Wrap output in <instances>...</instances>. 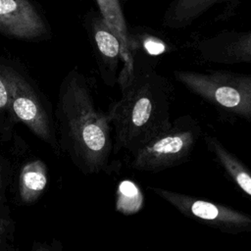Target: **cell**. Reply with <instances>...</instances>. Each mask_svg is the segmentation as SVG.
<instances>
[{"mask_svg": "<svg viewBox=\"0 0 251 251\" xmlns=\"http://www.w3.org/2000/svg\"><path fill=\"white\" fill-rule=\"evenodd\" d=\"M54 118L61 151L82 174L109 172L112 125L108 113L96 106L90 85L77 69L61 81Z\"/></svg>", "mask_w": 251, "mask_h": 251, "instance_id": "1", "label": "cell"}, {"mask_svg": "<svg viewBox=\"0 0 251 251\" xmlns=\"http://www.w3.org/2000/svg\"><path fill=\"white\" fill-rule=\"evenodd\" d=\"M121 91V98L107 112L115 132L114 152L126 150L134 155L172 125V89L169 81L152 67L136 64L133 77Z\"/></svg>", "mask_w": 251, "mask_h": 251, "instance_id": "2", "label": "cell"}, {"mask_svg": "<svg viewBox=\"0 0 251 251\" xmlns=\"http://www.w3.org/2000/svg\"><path fill=\"white\" fill-rule=\"evenodd\" d=\"M0 75L6 83L11 109L17 122L24 124L59 156L61 148L55 118L35 81L20 64L7 59L0 60Z\"/></svg>", "mask_w": 251, "mask_h": 251, "instance_id": "3", "label": "cell"}, {"mask_svg": "<svg viewBox=\"0 0 251 251\" xmlns=\"http://www.w3.org/2000/svg\"><path fill=\"white\" fill-rule=\"evenodd\" d=\"M176 79L219 109L251 121V75L176 71Z\"/></svg>", "mask_w": 251, "mask_h": 251, "instance_id": "4", "label": "cell"}, {"mask_svg": "<svg viewBox=\"0 0 251 251\" xmlns=\"http://www.w3.org/2000/svg\"><path fill=\"white\" fill-rule=\"evenodd\" d=\"M200 134L190 119H178L153 137L134 155L130 168L142 172H160L187 160Z\"/></svg>", "mask_w": 251, "mask_h": 251, "instance_id": "5", "label": "cell"}, {"mask_svg": "<svg viewBox=\"0 0 251 251\" xmlns=\"http://www.w3.org/2000/svg\"><path fill=\"white\" fill-rule=\"evenodd\" d=\"M151 189L165 199L181 214L190 219L228 233H239L251 230V217L226 206L200 200L189 195L170 191L160 187Z\"/></svg>", "mask_w": 251, "mask_h": 251, "instance_id": "6", "label": "cell"}, {"mask_svg": "<svg viewBox=\"0 0 251 251\" xmlns=\"http://www.w3.org/2000/svg\"><path fill=\"white\" fill-rule=\"evenodd\" d=\"M0 33L35 40L47 33V26L28 0H0Z\"/></svg>", "mask_w": 251, "mask_h": 251, "instance_id": "7", "label": "cell"}, {"mask_svg": "<svg viewBox=\"0 0 251 251\" xmlns=\"http://www.w3.org/2000/svg\"><path fill=\"white\" fill-rule=\"evenodd\" d=\"M90 33L101 78L107 86H114L118 83L119 65L122 62L121 41L102 17L91 22Z\"/></svg>", "mask_w": 251, "mask_h": 251, "instance_id": "8", "label": "cell"}, {"mask_svg": "<svg viewBox=\"0 0 251 251\" xmlns=\"http://www.w3.org/2000/svg\"><path fill=\"white\" fill-rule=\"evenodd\" d=\"M103 20L117 35L122 44V70L119 73L118 84L124 87L135 74L136 61L133 52V41L129 35L123 12L118 0H96Z\"/></svg>", "mask_w": 251, "mask_h": 251, "instance_id": "9", "label": "cell"}, {"mask_svg": "<svg viewBox=\"0 0 251 251\" xmlns=\"http://www.w3.org/2000/svg\"><path fill=\"white\" fill-rule=\"evenodd\" d=\"M48 183V170L39 159L24 164L18 176V198L24 205L35 203L43 194Z\"/></svg>", "mask_w": 251, "mask_h": 251, "instance_id": "10", "label": "cell"}, {"mask_svg": "<svg viewBox=\"0 0 251 251\" xmlns=\"http://www.w3.org/2000/svg\"><path fill=\"white\" fill-rule=\"evenodd\" d=\"M11 168L0 151V251L13 250L15 223L11 217L7 199Z\"/></svg>", "mask_w": 251, "mask_h": 251, "instance_id": "11", "label": "cell"}, {"mask_svg": "<svg viewBox=\"0 0 251 251\" xmlns=\"http://www.w3.org/2000/svg\"><path fill=\"white\" fill-rule=\"evenodd\" d=\"M206 141L228 176L243 192L251 197V172L216 137L206 136Z\"/></svg>", "mask_w": 251, "mask_h": 251, "instance_id": "12", "label": "cell"}, {"mask_svg": "<svg viewBox=\"0 0 251 251\" xmlns=\"http://www.w3.org/2000/svg\"><path fill=\"white\" fill-rule=\"evenodd\" d=\"M220 1L222 0H176L168 13L166 24L173 27L185 25Z\"/></svg>", "mask_w": 251, "mask_h": 251, "instance_id": "13", "label": "cell"}, {"mask_svg": "<svg viewBox=\"0 0 251 251\" xmlns=\"http://www.w3.org/2000/svg\"><path fill=\"white\" fill-rule=\"evenodd\" d=\"M143 205V196L139 187L130 180L122 181L117 191V210L126 215L137 213Z\"/></svg>", "mask_w": 251, "mask_h": 251, "instance_id": "14", "label": "cell"}, {"mask_svg": "<svg viewBox=\"0 0 251 251\" xmlns=\"http://www.w3.org/2000/svg\"><path fill=\"white\" fill-rule=\"evenodd\" d=\"M17 124L19 123L11 109L6 83L0 75V137L2 140L10 141L13 138Z\"/></svg>", "mask_w": 251, "mask_h": 251, "instance_id": "15", "label": "cell"}, {"mask_svg": "<svg viewBox=\"0 0 251 251\" xmlns=\"http://www.w3.org/2000/svg\"><path fill=\"white\" fill-rule=\"evenodd\" d=\"M225 62H251V32L240 35L225 48Z\"/></svg>", "mask_w": 251, "mask_h": 251, "instance_id": "16", "label": "cell"}, {"mask_svg": "<svg viewBox=\"0 0 251 251\" xmlns=\"http://www.w3.org/2000/svg\"><path fill=\"white\" fill-rule=\"evenodd\" d=\"M141 45L145 52L151 56L161 55L167 50V45L161 39L150 35L142 39Z\"/></svg>", "mask_w": 251, "mask_h": 251, "instance_id": "17", "label": "cell"}, {"mask_svg": "<svg viewBox=\"0 0 251 251\" xmlns=\"http://www.w3.org/2000/svg\"><path fill=\"white\" fill-rule=\"evenodd\" d=\"M32 251H50V250H59L58 247H54L52 245H46V243H40V242H34V244L32 245L31 248Z\"/></svg>", "mask_w": 251, "mask_h": 251, "instance_id": "18", "label": "cell"}]
</instances>
